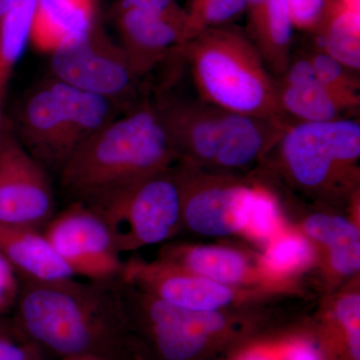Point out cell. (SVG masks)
<instances>
[{
    "mask_svg": "<svg viewBox=\"0 0 360 360\" xmlns=\"http://www.w3.org/2000/svg\"><path fill=\"white\" fill-rule=\"evenodd\" d=\"M18 319L33 340L65 357L129 360L130 340L117 277L80 283L73 278H25Z\"/></svg>",
    "mask_w": 360,
    "mask_h": 360,
    "instance_id": "6da1fadb",
    "label": "cell"
},
{
    "mask_svg": "<svg viewBox=\"0 0 360 360\" xmlns=\"http://www.w3.org/2000/svg\"><path fill=\"white\" fill-rule=\"evenodd\" d=\"M176 156L155 104L141 101L78 146L58 174L72 202L94 208L167 170Z\"/></svg>",
    "mask_w": 360,
    "mask_h": 360,
    "instance_id": "7a4b0ae2",
    "label": "cell"
},
{
    "mask_svg": "<svg viewBox=\"0 0 360 360\" xmlns=\"http://www.w3.org/2000/svg\"><path fill=\"white\" fill-rule=\"evenodd\" d=\"M176 49L188 59L200 101L286 124L276 82L246 32L232 25L208 28Z\"/></svg>",
    "mask_w": 360,
    "mask_h": 360,
    "instance_id": "3957f363",
    "label": "cell"
},
{
    "mask_svg": "<svg viewBox=\"0 0 360 360\" xmlns=\"http://www.w3.org/2000/svg\"><path fill=\"white\" fill-rule=\"evenodd\" d=\"M91 210L108 225L118 252L155 245L172 236L182 217L179 179L163 170Z\"/></svg>",
    "mask_w": 360,
    "mask_h": 360,
    "instance_id": "277c9868",
    "label": "cell"
},
{
    "mask_svg": "<svg viewBox=\"0 0 360 360\" xmlns=\"http://www.w3.org/2000/svg\"><path fill=\"white\" fill-rule=\"evenodd\" d=\"M51 77L129 110L136 103L139 78L124 51L97 20L77 41L49 54Z\"/></svg>",
    "mask_w": 360,
    "mask_h": 360,
    "instance_id": "5b68a950",
    "label": "cell"
},
{
    "mask_svg": "<svg viewBox=\"0 0 360 360\" xmlns=\"http://www.w3.org/2000/svg\"><path fill=\"white\" fill-rule=\"evenodd\" d=\"M44 234L73 276L92 281L120 276L123 264L112 236L103 219L89 206L73 201L52 217Z\"/></svg>",
    "mask_w": 360,
    "mask_h": 360,
    "instance_id": "8992f818",
    "label": "cell"
},
{
    "mask_svg": "<svg viewBox=\"0 0 360 360\" xmlns=\"http://www.w3.org/2000/svg\"><path fill=\"white\" fill-rule=\"evenodd\" d=\"M281 153L291 174L304 186H321L333 168L359 158L360 125L348 118L326 122H302L286 127Z\"/></svg>",
    "mask_w": 360,
    "mask_h": 360,
    "instance_id": "52a82bcc",
    "label": "cell"
},
{
    "mask_svg": "<svg viewBox=\"0 0 360 360\" xmlns=\"http://www.w3.org/2000/svg\"><path fill=\"white\" fill-rule=\"evenodd\" d=\"M49 172L4 123L0 135V224L39 229L54 215Z\"/></svg>",
    "mask_w": 360,
    "mask_h": 360,
    "instance_id": "ba28073f",
    "label": "cell"
},
{
    "mask_svg": "<svg viewBox=\"0 0 360 360\" xmlns=\"http://www.w3.org/2000/svg\"><path fill=\"white\" fill-rule=\"evenodd\" d=\"M20 143L49 172H59L77 149L68 108L53 78L28 92L18 117Z\"/></svg>",
    "mask_w": 360,
    "mask_h": 360,
    "instance_id": "9c48e42d",
    "label": "cell"
},
{
    "mask_svg": "<svg viewBox=\"0 0 360 360\" xmlns=\"http://www.w3.org/2000/svg\"><path fill=\"white\" fill-rule=\"evenodd\" d=\"M155 104L177 156L214 161L221 144L225 110L172 97H160Z\"/></svg>",
    "mask_w": 360,
    "mask_h": 360,
    "instance_id": "30bf717a",
    "label": "cell"
},
{
    "mask_svg": "<svg viewBox=\"0 0 360 360\" xmlns=\"http://www.w3.org/2000/svg\"><path fill=\"white\" fill-rule=\"evenodd\" d=\"M120 46L141 78L186 42V23L136 9L113 8Z\"/></svg>",
    "mask_w": 360,
    "mask_h": 360,
    "instance_id": "8fae6325",
    "label": "cell"
},
{
    "mask_svg": "<svg viewBox=\"0 0 360 360\" xmlns=\"http://www.w3.org/2000/svg\"><path fill=\"white\" fill-rule=\"evenodd\" d=\"M181 215L188 226L208 236H227L248 225L255 191L245 186L189 187L179 179Z\"/></svg>",
    "mask_w": 360,
    "mask_h": 360,
    "instance_id": "7c38bea8",
    "label": "cell"
},
{
    "mask_svg": "<svg viewBox=\"0 0 360 360\" xmlns=\"http://www.w3.org/2000/svg\"><path fill=\"white\" fill-rule=\"evenodd\" d=\"M97 20V0H37L30 44L53 53L86 34Z\"/></svg>",
    "mask_w": 360,
    "mask_h": 360,
    "instance_id": "4fadbf2b",
    "label": "cell"
},
{
    "mask_svg": "<svg viewBox=\"0 0 360 360\" xmlns=\"http://www.w3.org/2000/svg\"><path fill=\"white\" fill-rule=\"evenodd\" d=\"M0 253L25 279L58 281L75 276L44 232L34 227L0 224Z\"/></svg>",
    "mask_w": 360,
    "mask_h": 360,
    "instance_id": "5bb4252c",
    "label": "cell"
},
{
    "mask_svg": "<svg viewBox=\"0 0 360 360\" xmlns=\"http://www.w3.org/2000/svg\"><path fill=\"white\" fill-rule=\"evenodd\" d=\"M286 127L274 120L225 111L221 144L213 162L225 168L245 167L270 143L279 141Z\"/></svg>",
    "mask_w": 360,
    "mask_h": 360,
    "instance_id": "9a60e30c",
    "label": "cell"
},
{
    "mask_svg": "<svg viewBox=\"0 0 360 360\" xmlns=\"http://www.w3.org/2000/svg\"><path fill=\"white\" fill-rule=\"evenodd\" d=\"M248 13V37L269 71L283 75L291 63L293 25L288 0H266Z\"/></svg>",
    "mask_w": 360,
    "mask_h": 360,
    "instance_id": "2e32d148",
    "label": "cell"
},
{
    "mask_svg": "<svg viewBox=\"0 0 360 360\" xmlns=\"http://www.w3.org/2000/svg\"><path fill=\"white\" fill-rule=\"evenodd\" d=\"M277 87L281 110L302 122L340 120L345 111L359 105V103L335 94L319 80L307 84H281Z\"/></svg>",
    "mask_w": 360,
    "mask_h": 360,
    "instance_id": "e0dca14e",
    "label": "cell"
},
{
    "mask_svg": "<svg viewBox=\"0 0 360 360\" xmlns=\"http://www.w3.org/2000/svg\"><path fill=\"white\" fill-rule=\"evenodd\" d=\"M305 231L330 248L331 264L338 272L352 274L359 271V231L354 224L340 217L319 213L307 220Z\"/></svg>",
    "mask_w": 360,
    "mask_h": 360,
    "instance_id": "ac0fdd59",
    "label": "cell"
},
{
    "mask_svg": "<svg viewBox=\"0 0 360 360\" xmlns=\"http://www.w3.org/2000/svg\"><path fill=\"white\" fill-rule=\"evenodd\" d=\"M37 0H13L0 21V101H4L11 72L30 42Z\"/></svg>",
    "mask_w": 360,
    "mask_h": 360,
    "instance_id": "d6986e66",
    "label": "cell"
},
{
    "mask_svg": "<svg viewBox=\"0 0 360 360\" xmlns=\"http://www.w3.org/2000/svg\"><path fill=\"white\" fill-rule=\"evenodd\" d=\"M359 25V13L343 7L333 9L323 26V51L352 70L360 68Z\"/></svg>",
    "mask_w": 360,
    "mask_h": 360,
    "instance_id": "ffe728a7",
    "label": "cell"
},
{
    "mask_svg": "<svg viewBox=\"0 0 360 360\" xmlns=\"http://www.w3.org/2000/svg\"><path fill=\"white\" fill-rule=\"evenodd\" d=\"M187 269L219 283H236L245 274V259L226 248L201 246L187 251L184 258Z\"/></svg>",
    "mask_w": 360,
    "mask_h": 360,
    "instance_id": "44dd1931",
    "label": "cell"
},
{
    "mask_svg": "<svg viewBox=\"0 0 360 360\" xmlns=\"http://www.w3.org/2000/svg\"><path fill=\"white\" fill-rule=\"evenodd\" d=\"M245 9L246 0H193L186 11V42L208 28L231 25Z\"/></svg>",
    "mask_w": 360,
    "mask_h": 360,
    "instance_id": "7402d4cb",
    "label": "cell"
},
{
    "mask_svg": "<svg viewBox=\"0 0 360 360\" xmlns=\"http://www.w3.org/2000/svg\"><path fill=\"white\" fill-rule=\"evenodd\" d=\"M309 59L321 84L338 96L359 103V96L356 94L359 84L348 73L347 68L323 51L316 52Z\"/></svg>",
    "mask_w": 360,
    "mask_h": 360,
    "instance_id": "603a6c76",
    "label": "cell"
},
{
    "mask_svg": "<svg viewBox=\"0 0 360 360\" xmlns=\"http://www.w3.org/2000/svg\"><path fill=\"white\" fill-rule=\"evenodd\" d=\"M311 248L305 239L288 236L276 241L265 255V264L276 271H290L309 264Z\"/></svg>",
    "mask_w": 360,
    "mask_h": 360,
    "instance_id": "cb8c5ba5",
    "label": "cell"
},
{
    "mask_svg": "<svg viewBox=\"0 0 360 360\" xmlns=\"http://www.w3.org/2000/svg\"><path fill=\"white\" fill-rule=\"evenodd\" d=\"M293 25L303 30H316L328 22L333 7L330 0H288Z\"/></svg>",
    "mask_w": 360,
    "mask_h": 360,
    "instance_id": "d4e9b609",
    "label": "cell"
},
{
    "mask_svg": "<svg viewBox=\"0 0 360 360\" xmlns=\"http://www.w3.org/2000/svg\"><path fill=\"white\" fill-rule=\"evenodd\" d=\"M343 331L347 335L352 360H360V297L359 295L343 297L336 309Z\"/></svg>",
    "mask_w": 360,
    "mask_h": 360,
    "instance_id": "484cf974",
    "label": "cell"
},
{
    "mask_svg": "<svg viewBox=\"0 0 360 360\" xmlns=\"http://www.w3.org/2000/svg\"><path fill=\"white\" fill-rule=\"evenodd\" d=\"M277 210L274 200L264 193H255L248 225L253 236L269 239L276 231Z\"/></svg>",
    "mask_w": 360,
    "mask_h": 360,
    "instance_id": "4316f807",
    "label": "cell"
},
{
    "mask_svg": "<svg viewBox=\"0 0 360 360\" xmlns=\"http://www.w3.org/2000/svg\"><path fill=\"white\" fill-rule=\"evenodd\" d=\"M115 8L136 9L186 25V13L176 0H118Z\"/></svg>",
    "mask_w": 360,
    "mask_h": 360,
    "instance_id": "83f0119b",
    "label": "cell"
},
{
    "mask_svg": "<svg viewBox=\"0 0 360 360\" xmlns=\"http://www.w3.org/2000/svg\"><path fill=\"white\" fill-rule=\"evenodd\" d=\"M16 271L0 253V312L8 309L20 295Z\"/></svg>",
    "mask_w": 360,
    "mask_h": 360,
    "instance_id": "f1b7e54d",
    "label": "cell"
},
{
    "mask_svg": "<svg viewBox=\"0 0 360 360\" xmlns=\"http://www.w3.org/2000/svg\"><path fill=\"white\" fill-rule=\"evenodd\" d=\"M283 84L302 85L317 80L316 73L309 58H302L290 63L283 73Z\"/></svg>",
    "mask_w": 360,
    "mask_h": 360,
    "instance_id": "f546056e",
    "label": "cell"
},
{
    "mask_svg": "<svg viewBox=\"0 0 360 360\" xmlns=\"http://www.w3.org/2000/svg\"><path fill=\"white\" fill-rule=\"evenodd\" d=\"M0 360H33L32 354L25 347L0 338Z\"/></svg>",
    "mask_w": 360,
    "mask_h": 360,
    "instance_id": "4dcf8cb0",
    "label": "cell"
},
{
    "mask_svg": "<svg viewBox=\"0 0 360 360\" xmlns=\"http://www.w3.org/2000/svg\"><path fill=\"white\" fill-rule=\"evenodd\" d=\"M285 360H321V356L314 345L309 342H300L288 350Z\"/></svg>",
    "mask_w": 360,
    "mask_h": 360,
    "instance_id": "1f68e13d",
    "label": "cell"
},
{
    "mask_svg": "<svg viewBox=\"0 0 360 360\" xmlns=\"http://www.w3.org/2000/svg\"><path fill=\"white\" fill-rule=\"evenodd\" d=\"M11 2H13V0H0V21H1L8 7L11 6Z\"/></svg>",
    "mask_w": 360,
    "mask_h": 360,
    "instance_id": "d6a6232c",
    "label": "cell"
},
{
    "mask_svg": "<svg viewBox=\"0 0 360 360\" xmlns=\"http://www.w3.org/2000/svg\"><path fill=\"white\" fill-rule=\"evenodd\" d=\"M65 360H106L94 355H78V356L65 357Z\"/></svg>",
    "mask_w": 360,
    "mask_h": 360,
    "instance_id": "836d02e7",
    "label": "cell"
},
{
    "mask_svg": "<svg viewBox=\"0 0 360 360\" xmlns=\"http://www.w3.org/2000/svg\"><path fill=\"white\" fill-rule=\"evenodd\" d=\"M243 360H269L267 359L266 357L262 356V355L259 354H251L246 356Z\"/></svg>",
    "mask_w": 360,
    "mask_h": 360,
    "instance_id": "e575fe53",
    "label": "cell"
}]
</instances>
